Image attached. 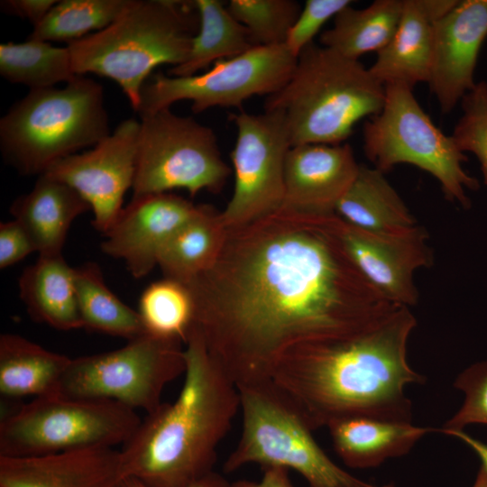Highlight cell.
<instances>
[{"label":"cell","instance_id":"8fae6325","mask_svg":"<svg viewBox=\"0 0 487 487\" xmlns=\"http://www.w3.org/2000/svg\"><path fill=\"white\" fill-rule=\"evenodd\" d=\"M182 344L145 333L121 348L73 358L58 396L115 401L151 413L162 403L165 386L185 372Z\"/></svg>","mask_w":487,"mask_h":487},{"label":"cell","instance_id":"f1b7e54d","mask_svg":"<svg viewBox=\"0 0 487 487\" xmlns=\"http://www.w3.org/2000/svg\"><path fill=\"white\" fill-rule=\"evenodd\" d=\"M74 278L82 328L127 341L146 333L138 311L108 288L98 264L74 268Z\"/></svg>","mask_w":487,"mask_h":487},{"label":"cell","instance_id":"d6a6232c","mask_svg":"<svg viewBox=\"0 0 487 487\" xmlns=\"http://www.w3.org/2000/svg\"><path fill=\"white\" fill-rule=\"evenodd\" d=\"M227 9L246 27L257 46L285 45L302 10L294 0H231Z\"/></svg>","mask_w":487,"mask_h":487},{"label":"cell","instance_id":"30bf717a","mask_svg":"<svg viewBox=\"0 0 487 487\" xmlns=\"http://www.w3.org/2000/svg\"><path fill=\"white\" fill-rule=\"evenodd\" d=\"M133 197L185 189L218 193L232 173L212 128L170 108L140 117Z\"/></svg>","mask_w":487,"mask_h":487},{"label":"cell","instance_id":"ab89813d","mask_svg":"<svg viewBox=\"0 0 487 487\" xmlns=\"http://www.w3.org/2000/svg\"><path fill=\"white\" fill-rule=\"evenodd\" d=\"M448 436H455L469 446L481 460V466L487 473V443L472 436L464 430L450 433Z\"/></svg>","mask_w":487,"mask_h":487},{"label":"cell","instance_id":"9c48e42d","mask_svg":"<svg viewBox=\"0 0 487 487\" xmlns=\"http://www.w3.org/2000/svg\"><path fill=\"white\" fill-rule=\"evenodd\" d=\"M142 418L110 400L35 398L2 418L0 456L31 457L123 446Z\"/></svg>","mask_w":487,"mask_h":487},{"label":"cell","instance_id":"8d00e7d4","mask_svg":"<svg viewBox=\"0 0 487 487\" xmlns=\"http://www.w3.org/2000/svg\"><path fill=\"white\" fill-rule=\"evenodd\" d=\"M36 252L30 235L15 219L0 224V268L10 267Z\"/></svg>","mask_w":487,"mask_h":487},{"label":"cell","instance_id":"2e32d148","mask_svg":"<svg viewBox=\"0 0 487 487\" xmlns=\"http://www.w3.org/2000/svg\"><path fill=\"white\" fill-rule=\"evenodd\" d=\"M199 207L171 192L132 197L104 234L101 251L124 261L135 279L145 277L158 266L168 240Z\"/></svg>","mask_w":487,"mask_h":487},{"label":"cell","instance_id":"8992f818","mask_svg":"<svg viewBox=\"0 0 487 487\" xmlns=\"http://www.w3.org/2000/svg\"><path fill=\"white\" fill-rule=\"evenodd\" d=\"M109 134L102 85L77 75L62 87L29 90L13 104L0 119V151L18 173L39 177Z\"/></svg>","mask_w":487,"mask_h":487},{"label":"cell","instance_id":"b9f144b4","mask_svg":"<svg viewBox=\"0 0 487 487\" xmlns=\"http://www.w3.org/2000/svg\"><path fill=\"white\" fill-rule=\"evenodd\" d=\"M472 487H487V473L483 467H480Z\"/></svg>","mask_w":487,"mask_h":487},{"label":"cell","instance_id":"f546056e","mask_svg":"<svg viewBox=\"0 0 487 487\" xmlns=\"http://www.w3.org/2000/svg\"><path fill=\"white\" fill-rule=\"evenodd\" d=\"M0 75L8 82L26 86L30 90L67 84L77 76L67 46L57 47L30 38L23 42L0 44Z\"/></svg>","mask_w":487,"mask_h":487},{"label":"cell","instance_id":"1f68e13d","mask_svg":"<svg viewBox=\"0 0 487 487\" xmlns=\"http://www.w3.org/2000/svg\"><path fill=\"white\" fill-rule=\"evenodd\" d=\"M137 311L147 334L184 345L194 325V301L188 287L165 277L142 291Z\"/></svg>","mask_w":487,"mask_h":487},{"label":"cell","instance_id":"ffe728a7","mask_svg":"<svg viewBox=\"0 0 487 487\" xmlns=\"http://www.w3.org/2000/svg\"><path fill=\"white\" fill-rule=\"evenodd\" d=\"M458 0H404L402 14L391 41L369 68L382 85L411 88L430 78L436 22Z\"/></svg>","mask_w":487,"mask_h":487},{"label":"cell","instance_id":"4fadbf2b","mask_svg":"<svg viewBox=\"0 0 487 487\" xmlns=\"http://www.w3.org/2000/svg\"><path fill=\"white\" fill-rule=\"evenodd\" d=\"M236 140L230 157L234 173L232 197L221 218L226 228L243 225L280 207L284 169L291 147L282 116L276 112L233 115Z\"/></svg>","mask_w":487,"mask_h":487},{"label":"cell","instance_id":"d590c367","mask_svg":"<svg viewBox=\"0 0 487 487\" xmlns=\"http://www.w3.org/2000/svg\"><path fill=\"white\" fill-rule=\"evenodd\" d=\"M349 0H307L289 30L285 46L296 58L320 32L324 24L351 5Z\"/></svg>","mask_w":487,"mask_h":487},{"label":"cell","instance_id":"4dcf8cb0","mask_svg":"<svg viewBox=\"0 0 487 487\" xmlns=\"http://www.w3.org/2000/svg\"><path fill=\"white\" fill-rule=\"evenodd\" d=\"M134 0L57 1L28 38L67 44L105 29L117 20Z\"/></svg>","mask_w":487,"mask_h":487},{"label":"cell","instance_id":"7c38bea8","mask_svg":"<svg viewBox=\"0 0 487 487\" xmlns=\"http://www.w3.org/2000/svg\"><path fill=\"white\" fill-rule=\"evenodd\" d=\"M296 62L285 45L258 46L192 76L157 73L142 87L136 113L142 117L181 100L190 101L195 114L216 106L241 107L251 97H267L280 90Z\"/></svg>","mask_w":487,"mask_h":487},{"label":"cell","instance_id":"836d02e7","mask_svg":"<svg viewBox=\"0 0 487 487\" xmlns=\"http://www.w3.org/2000/svg\"><path fill=\"white\" fill-rule=\"evenodd\" d=\"M461 105L463 113L451 136L463 152L476 157L487 185V82H477Z\"/></svg>","mask_w":487,"mask_h":487},{"label":"cell","instance_id":"e575fe53","mask_svg":"<svg viewBox=\"0 0 487 487\" xmlns=\"http://www.w3.org/2000/svg\"><path fill=\"white\" fill-rule=\"evenodd\" d=\"M454 387L464 392V400L439 432L449 435L469 425H487V360L466 367L455 378Z\"/></svg>","mask_w":487,"mask_h":487},{"label":"cell","instance_id":"5b68a950","mask_svg":"<svg viewBox=\"0 0 487 487\" xmlns=\"http://www.w3.org/2000/svg\"><path fill=\"white\" fill-rule=\"evenodd\" d=\"M198 23L193 1L134 0L109 26L67 44L73 70L113 79L136 112L152 70L187 60Z\"/></svg>","mask_w":487,"mask_h":487},{"label":"cell","instance_id":"e0dca14e","mask_svg":"<svg viewBox=\"0 0 487 487\" xmlns=\"http://www.w3.org/2000/svg\"><path fill=\"white\" fill-rule=\"evenodd\" d=\"M487 37V0H458L435 24L428 85L443 114L476 85L474 72Z\"/></svg>","mask_w":487,"mask_h":487},{"label":"cell","instance_id":"f35d334b","mask_svg":"<svg viewBox=\"0 0 487 487\" xmlns=\"http://www.w3.org/2000/svg\"><path fill=\"white\" fill-rule=\"evenodd\" d=\"M229 487H294L289 478V470L281 466L263 467L262 477L259 482L238 480Z\"/></svg>","mask_w":487,"mask_h":487},{"label":"cell","instance_id":"484cf974","mask_svg":"<svg viewBox=\"0 0 487 487\" xmlns=\"http://www.w3.org/2000/svg\"><path fill=\"white\" fill-rule=\"evenodd\" d=\"M226 234L221 212L200 205L163 246L158 262L163 276L186 284L205 272L218 259Z\"/></svg>","mask_w":487,"mask_h":487},{"label":"cell","instance_id":"3957f363","mask_svg":"<svg viewBox=\"0 0 487 487\" xmlns=\"http://www.w3.org/2000/svg\"><path fill=\"white\" fill-rule=\"evenodd\" d=\"M184 351L185 378L177 399L148 413L119 450L124 478L146 487H192L215 473L217 446L240 409L236 384L193 326Z\"/></svg>","mask_w":487,"mask_h":487},{"label":"cell","instance_id":"cb8c5ba5","mask_svg":"<svg viewBox=\"0 0 487 487\" xmlns=\"http://www.w3.org/2000/svg\"><path fill=\"white\" fill-rule=\"evenodd\" d=\"M71 358L14 334L0 335V392L18 399L58 396Z\"/></svg>","mask_w":487,"mask_h":487},{"label":"cell","instance_id":"7402d4cb","mask_svg":"<svg viewBox=\"0 0 487 487\" xmlns=\"http://www.w3.org/2000/svg\"><path fill=\"white\" fill-rule=\"evenodd\" d=\"M326 428L335 451L354 469L375 468L387 459L403 456L425 435L436 430L368 418L335 420Z\"/></svg>","mask_w":487,"mask_h":487},{"label":"cell","instance_id":"4316f807","mask_svg":"<svg viewBox=\"0 0 487 487\" xmlns=\"http://www.w3.org/2000/svg\"><path fill=\"white\" fill-rule=\"evenodd\" d=\"M403 5L404 0H376L362 9L350 5L334 17L330 29L321 32L320 45L353 60L378 53L394 36Z\"/></svg>","mask_w":487,"mask_h":487},{"label":"cell","instance_id":"52a82bcc","mask_svg":"<svg viewBox=\"0 0 487 487\" xmlns=\"http://www.w3.org/2000/svg\"><path fill=\"white\" fill-rule=\"evenodd\" d=\"M237 388L242 432L224 464L225 473L257 464L292 469L309 487H396L366 482L338 466L269 381Z\"/></svg>","mask_w":487,"mask_h":487},{"label":"cell","instance_id":"ba28073f","mask_svg":"<svg viewBox=\"0 0 487 487\" xmlns=\"http://www.w3.org/2000/svg\"><path fill=\"white\" fill-rule=\"evenodd\" d=\"M363 151L382 173L400 163L428 172L446 199L465 208L471 206L466 191L479 188L463 167L464 152L432 122L412 88L402 84L385 86L381 110L364 124Z\"/></svg>","mask_w":487,"mask_h":487},{"label":"cell","instance_id":"d4e9b609","mask_svg":"<svg viewBox=\"0 0 487 487\" xmlns=\"http://www.w3.org/2000/svg\"><path fill=\"white\" fill-rule=\"evenodd\" d=\"M335 214L347 224L373 233H399L418 225L384 173L361 164Z\"/></svg>","mask_w":487,"mask_h":487},{"label":"cell","instance_id":"5bb4252c","mask_svg":"<svg viewBox=\"0 0 487 487\" xmlns=\"http://www.w3.org/2000/svg\"><path fill=\"white\" fill-rule=\"evenodd\" d=\"M140 121L128 118L90 150L65 157L43 174L72 187L88 203L92 225L106 234L123 210L126 191L133 188Z\"/></svg>","mask_w":487,"mask_h":487},{"label":"cell","instance_id":"ac0fdd59","mask_svg":"<svg viewBox=\"0 0 487 487\" xmlns=\"http://www.w3.org/2000/svg\"><path fill=\"white\" fill-rule=\"evenodd\" d=\"M359 168L348 143L291 146L285 161L282 207L335 214Z\"/></svg>","mask_w":487,"mask_h":487},{"label":"cell","instance_id":"74e56055","mask_svg":"<svg viewBox=\"0 0 487 487\" xmlns=\"http://www.w3.org/2000/svg\"><path fill=\"white\" fill-rule=\"evenodd\" d=\"M56 3V0H4L0 7L5 14L27 20L35 27Z\"/></svg>","mask_w":487,"mask_h":487},{"label":"cell","instance_id":"603a6c76","mask_svg":"<svg viewBox=\"0 0 487 487\" xmlns=\"http://www.w3.org/2000/svg\"><path fill=\"white\" fill-rule=\"evenodd\" d=\"M19 296L30 317L52 328H82L75 289L74 268L62 254L39 255L18 280Z\"/></svg>","mask_w":487,"mask_h":487},{"label":"cell","instance_id":"60d3db41","mask_svg":"<svg viewBox=\"0 0 487 487\" xmlns=\"http://www.w3.org/2000/svg\"><path fill=\"white\" fill-rule=\"evenodd\" d=\"M230 483L218 473L215 472L192 487H229ZM123 487H146L132 477L124 478Z\"/></svg>","mask_w":487,"mask_h":487},{"label":"cell","instance_id":"83f0119b","mask_svg":"<svg viewBox=\"0 0 487 487\" xmlns=\"http://www.w3.org/2000/svg\"><path fill=\"white\" fill-rule=\"evenodd\" d=\"M198 14V30L192 39L187 60L172 67L169 75L186 77L198 74L218 60L241 55L255 47L250 32L220 0L193 1Z\"/></svg>","mask_w":487,"mask_h":487},{"label":"cell","instance_id":"44dd1931","mask_svg":"<svg viewBox=\"0 0 487 487\" xmlns=\"http://www.w3.org/2000/svg\"><path fill=\"white\" fill-rule=\"evenodd\" d=\"M88 210V203L72 187L45 174L10 207L14 219L26 230L39 255L62 254L72 223Z\"/></svg>","mask_w":487,"mask_h":487},{"label":"cell","instance_id":"277c9868","mask_svg":"<svg viewBox=\"0 0 487 487\" xmlns=\"http://www.w3.org/2000/svg\"><path fill=\"white\" fill-rule=\"evenodd\" d=\"M385 86L359 60L317 45L298 56L287 83L266 97L264 111L280 114L291 146L341 144L358 122L382 108Z\"/></svg>","mask_w":487,"mask_h":487},{"label":"cell","instance_id":"9a60e30c","mask_svg":"<svg viewBox=\"0 0 487 487\" xmlns=\"http://www.w3.org/2000/svg\"><path fill=\"white\" fill-rule=\"evenodd\" d=\"M340 236L363 276L389 300L410 307L418 299L415 271L432 264V251L423 227L399 233H373L341 219Z\"/></svg>","mask_w":487,"mask_h":487},{"label":"cell","instance_id":"7a4b0ae2","mask_svg":"<svg viewBox=\"0 0 487 487\" xmlns=\"http://www.w3.org/2000/svg\"><path fill=\"white\" fill-rule=\"evenodd\" d=\"M416 326L398 306L355 332L294 348L268 381L312 431L348 418L412 423L405 389L426 381L407 358Z\"/></svg>","mask_w":487,"mask_h":487},{"label":"cell","instance_id":"6da1fadb","mask_svg":"<svg viewBox=\"0 0 487 487\" xmlns=\"http://www.w3.org/2000/svg\"><path fill=\"white\" fill-rule=\"evenodd\" d=\"M341 218L286 207L227 228L215 264L189 282L194 325L237 387L266 381L294 348L355 332L398 306L354 264Z\"/></svg>","mask_w":487,"mask_h":487},{"label":"cell","instance_id":"d6986e66","mask_svg":"<svg viewBox=\"0 0 487 487\" xmlns=\"http://www.w3.org/2000/svg\"><path fill=\"white\" fill-rule=\"evenodd\" d=\"M120 451L89 447L31 456H0V487H123Z\"/></svg>","mask_w":487,"mask_h":487}]
</instances>
